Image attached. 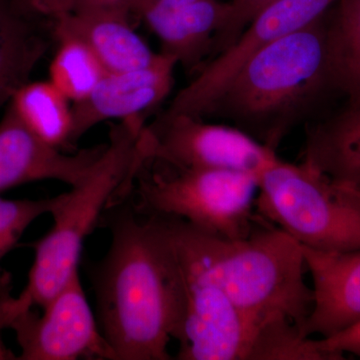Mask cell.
<instances>
[{
  "instance_id": "6",
  "label": "cell",
  "mask_w": 360,
  "mask_h": 360,
  "mask_svg": "<svg viewBox=\"0 0 360 360\" xmlns=\"http://www.w3.org/2000/svg\"><path fill=\"white\" fill-rule=\"evenodd\" d=\"M255 210L300 245L360 250V191L336 184L307 163L277 160L258 177Z\"/></svg>"
},
{
  "instance_id": "5",
  "label": "cell",
  "mask_w": 360,
  "mask_h": 360,
  "mask_svg": "<svg viewBox=\"0 0 360 360\" xmlns=\"http://www.w3.org/2000/svg\"><path fill=\"white\" fill-rule=\"evenodd\" d=\"M255 175L187 167L150 155L139 139L129 198L149 214L177 217L219 238H245L257 225Z\"/></svg>"
},
{
  "instance_id": "27",
  "label": "cell",
  "mask_w": 360,
  "mask_h": 360,
  "mask_svg": "<svg viewBox=\"0 0 360 360\" xmlns=\"http://www.w3.org/2000/svg\"><path fill=\"white\" fill-rule=\"evenodd\" d=\"M11 290H13V283H11V274L0 270V335L4 329L7 328V305L13 297ZM0 359H16V357L4 347L1 335H0Z\"/></svg>"
},
{
  "instance_id": "22",
  "label": "cell",
  "mask_w": 360,
  "mask_h": 360,
  "mask_svg": "<svg viewBox=\"0 0 360 360\" xmlns=\"http://www.w3.org/2000/svg\"><path fill=\"white\" fill-rule=\"evenodd\" d=\"M63 193L52 198L9 200L0 198V260L15 248L27 227L45 213H51Z\"/></svg>"
},
{
  "instance_id": "21",
  "label": "cell",
  "mask_w": 360,
  "mask_h": 360,
  "mask_svg": "<svg viewBox=\"0 0 360 360\" xmlns=\"http://www.w3.org/2000/svg\"><path fill=\"white\" fill-rule=\"evenodd\" d=\"M248 360H338L292 322L281 319L258 331Z\"/></svg>"
},
{
  "instance_id": "4",
  "label": "cell",
  "mask_w": 360,
  "mask_h": 360,
  "mask_svg": "<svg viewBox=\"0 0 360 360\" xmlns=\"http://www.w3.org/2000/svg\"><path fill=\"white\" fill-rule=\"evenodd\" d=\"M143 117L122 120L110 130V141L86 179L63 193L51 214V231L32 243L27 285L11 302L13 321L25 310L44 307L78 271L85 238L101 224L104 213L129 194L136 163Z\"/></svg>"
},
{
  "instance_id": "18",
  "label": "cell",
  "mask_w": 360,
  "mask_h": 360,
  "mask_svg": "<svg viewBox=\"0 0 360 360\" xmlns=\"http://www.w3.org/2000/svg\"><path fill=\"white\" fill-rule=\"evenodd\" d=\"M51 80L28 82L15 92L11 104L22 122L44 141L71 151L72 108Z\"/></svg>"
},
{
  "instance_id": "7",
  "label": "cell",
  "mask_w": 360,
  "mask_h": 360,
  "mask_svg": "<svg viewBox=\"0 0 360 360\" xmlns=\"http://www.w3.org/2000/svg\"><path fill=\"white\" fill-rule=\"evenodd\" d=\"M158 217L174 251L181 286L176 359L248 360L255 330L198 257L179 219Z\"/></svg>"
},
{
  "instance_id": "16",
  "label": "cell",
  "mask_w": 360,
  "mask_h": 360,
  "mask_svg": "<svg viewBox=\"0 0 360 360\" xmlns=\"http://www.w3.org/2000/svg\"><path fill=\"white\" fill-rule=\"evenodd\" d=\"M53 41V21L33 13L20 0H0V110L30 82Z\"/></svg>"
},
{
  "instance_id": "8",
  "label": "cell",
  "mask_w": 360,
  "mask_h": 360,
  "mask_svg": "<svg viewBox=\"0 0 360 360\" xmlns=\"http://www.w3.org/2000/svg\"><path fill=\"white\" fill-rule=\"evenodd\" d=\"M338 0H274L248 23L240 35L177 92L160 117L203 118L213 101L258 51L276 40L323 18Z\"/></svg>"
},
{
  "instance_id": "9",
  "label": "cell",
  "mask_w": 360,
  "mask_h": 360,
  "mask_svg": "<svg viewBox=\"0 0 360 360\" xmlns=\"http://www.w3.org/2000/svg\"><path fill=\"white\" fill-rule=\"evenodd\" d=\"M141 142L150 155L174 165L233 170L257 179L278 160L276 150L238 127L191 115L160 117L146 125Z\"/></svg>"
},
{
  "instance_id": "12",
  "label": "cell",
  "mask_w": 360,
  "mask_h": 360,
  "mask_svg": "<svg viewBox=\"0 0 360 360\" xmlns=\"http://www.w3.org/2000/svg\"><path fill=\"white\" fill-rule=\"evenodd\" d=\"M177 65L174 56L160 52L144 68L106 73L89 96L71 105L72 146L99 123L142 117L162 103L174 87Z\"/></svg>"
},
{
  "instance_id": "3",
  "label": "cell",
  "mask_w": 360,
  "mask_h": 360,
  "mask_svg": "<svg viewBox=\"0 0 360 360\" xmlns=\"http://www.w3.org/2000/svg\"><path fill=\"white\" fill-rule=\"evenodd\" d=\"M177 219L255 336L281 319L292 322L302 333L314 307V291L305 283L307 267L295 239L260 217L250 236L238 239L219 238Z\"/></svg>"
},
{
  "instance_id": "24",
  "label": "cell",
  "mask_w": 360,
  "mask_h": 360,
  "mask_svg": "<svg viewBox=\"0 0 360 360\" xmlns=\"http://www.w3.org/2000/svg\"><path fill=\"white\" fill-rule=\"evenodd\" d=\"M317 342L323 352L335 355L338 360L345 359V352L360 357V321L338 335L321 338Z\"/></svg>"
},
{
  "instance_id": "25",
  "label": "cell",
  "mask_w": 360,
  "mask_h": 360,
  "mask_svg": "<svg viewBox=\"0 0 360 360\" xmlns=\"http://www.w3.org/2000/svg\"><path fill=\"white\" fill-rule=\"evenodd\" d=\"M142 2L143 0H75L72 11H111L130 16L137 14Z\"/></svg>"
},
{
  "instance_id": "19",
  "label": "cell",
  "mask_w": 360,
  "mask_h": 360,
  "mask_svg": "<svg viewBox=\"0 0 360 360\" xmlns=\"http://www.w3.org/2000/svg\"><path fill=\"white\" fill-rule=\"evenodd\" d=\"M335 18L326 26L331 79L360 104V0H338Z\"/></svg>"
},
{
  "instance_id": "20",
  "label": "cell",
  "mask_w": 360,
  "mask_h": 360,
  "mask_svg": "<svg viewBox=\"0 0 360 360\" xmlns=\"http://www.w3.org/2000/svg\"><path fill=\"white\" fill-rule=\"evenodd\" d=\"M49 68V80L71 103L85 98L108 73L96 54L75 37H63Z\"/></svg>"
},
{
  "instance_id": "14",
  "label": "cell",
  "mask_w": 360,
  "mask_h": 360,
  "mask_svg": "<svg viewBox=\"0 0 360 360\" xmlns=\"http://www.w3.org/2000/svg\"><path fill=\"white\" fill-rule=\"evenodd\" d=\"M231 11V2L219 0H143L137 15L160 39L162 52L193 68L214 44Z\"/></svg>"
},
{
  "instance_id": "1",
  "label": "cell",
  "mask_w": 360,
  "mask_h": 360,
  "mask_svg": "<svg viewBox=\"0 0 360 360\" xmlns=\"http://www.w3.org/2000/svg\"><path fill=\"white\" fill-rule=\"evenodd\" d=\"M111 243L90 269L97 322L116 360H169L181 328V286L160 217L127 195L104 213Z\"/></svg>"
},
{
  "instance_id": "2",
  "label": "cell",
  "mask_w": 360,
  "mask_h": 360,
  "mask_svg": "<svg viewBox=\"0 0 360 360\" xmlns=\"http://www.w3.org/2000/svg\"><path fill=\"white\" fill-rule=\"evenodd\" d=\"M333 84L328 35L322 18L255 53L206 110L236 122L239 129L276 150Z\"/></svg>"
},
{
  "instance_id": "13",
  "label": "cell",
  "mask_w": 360,
  "mask_h": 360,
  "mask_svg": "<svg viewBox=\"0 0 360 360\" xmlns=\"http://www.w3.org/2000/svg\"><path fill=\"white\" fill-rule=\"evenodd\" d=\"M314 281V307L305 336L330 338L360 321V250L324 251L300 245Z\"/></svg>"
},
{
  "instance_id": "26",
  "label": "cell",
  "mask_w": 360,
  "mask_h": 360,
  "mask_svg": "<svg viewBox=\"0 0 360 360\" xmlns=\"http://www.w3.org/2000/svg\"><path fill=\"white\" fill-rule=\"evenodd\" d=\"M33 13L54 21L72 11L75 0H20Z\"/></svg>"
},
{
  "instance_id": "23",
  "label": "cell",
  "mask_w": 360,
  "mask_h": 360,
  "mask_svg": "<svg viewBox=\"0 0 360 360\" xmlns=\"http://www.w3.org/2000/svg\"><path fill=\"white\" fill-rule=\"evenodd\" d=\"M272 1L274 0H232L231 18L224 30L217 35L215 44L221 47L222 51L229 47L258 13Z\"/></svg>"
},
{
  "instance_id": "17",
  "label": "cell",
  "mask_w": 360,
  "mask_h": 360,
  "mask_svg": "<svg viewBox=\"0 0 360 360\" xmlns=\"http://www.w3.org/2000/svg\"><path fill=\"white\" fill-rule=\"evenodd\" d=\"M302 162L360 191V104L309 130Z\"/></svg>"
},
{
  "instance_id": "10",
  "label": "cell",
  "mask_w": 360,
  "mask_h": 360,
  "mask_svg": "<svg viewBox=\"0 0 360 360\" xmlns=\"http://www.w3.org/2000/svg\"><path fill=\"white\" fill-rule=\"evenodd\" d=\"M39 314L32 309L18 314L9 328L15 331L22 360H116L87 302L78 271Z\"/></svg>"
},
{
  "instance_id": "11",
  "label": "cell",
  "mask_w": 360,
  "mask_h": 360,
  "mask_svg": "<svg viewBox=\"0 0 360 360\" xmlns=\"http://www.w3.org/2000/svg\"><path fill=\"white\" fill-rule=\"evenodd\" d=\"M105 148L103 144L65 153L33 132L8 103L0 120V193L41 180L77 186L91 172Z\"/></svg>"
},
{
  "instance_id": "15",
  "label": "cell",
  "mask_w": 360,
  "mask_h": 360,
  "mask_svg": "<svg viewBox=\"0 0 360 360\" xmlns=\"http://www.w3.org/2000/svg\"><path fill=\"white\" fill-rule=\"evenodd\" d=\"M54 37H75L89 47L108 72L137 70L160 56L135 32L127 14L71 11L53 21Z\"/></svg>"
}]
</instances>
